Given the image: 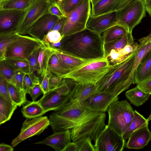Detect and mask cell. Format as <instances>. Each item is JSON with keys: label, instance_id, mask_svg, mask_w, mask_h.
<instances>
[{"label": "cell", "instance_id": "cell-1", "mask_svg": "<svg viewBox=\"0 0 151 151\" xmlns=\"http://www.w3.org/2000/svg\"><path fill=\"white\" fill-rule=\"evenodd\" d=\"M106 117L105 112L91 110L74 98L49 116L54 132L69 130L73 142L86 137L95 142L106 125Z\"/></svg>", "mask_w": 151, "mask_h": 151}, {"label": "cell", "instance_id": "cell-2", "mask_svg": "<svg viewBox=\"0 0 151 151\" xmlns=\"http://www.w3.org/2000/svg\"><path fill=\"white\" fill-rule=\"evenodd\" d=\"M104 44L101 35L86 28L63 37L58 49L78 58L94 61L104 58Z\"/></svg>", "mask_w": 151, "mask_h": 151}, {"label": "cell", "instance_id": "cell-3", "mask_svg": "<svg viewBox=\"0 0 151 151\" xmlns=\"http://www.w3.org/2000/svg\"><path fill=\"white\" fill-rule=\"evenodd\" d=\"M135 52L122 62L111 66L106 73L95 84L96 92L109 93L118 96L129 88L128 79L134 63Z\"/></svg>", "mask_w": 151, "mask_h": 151}, {"label": "cell", "instance_id": "cell-4", "mask_svg": "<svg viewBox=\"0 0 151 151\" xmlns=\"http://www.w3.org/2000/svg\"><path fill=\"white\" fill-rule=\"evenodd\" d=\"M65 78L63 83L43 94L38 101L46 113L58 109L74 98L78 82L70 78Z\"/></svg>", "mask_w": 151, "mask_h": 151}, {"label": "cell", "instance_id": "cell-5", "mask_svg": "<svg viewBox=\"0 0 151 151\" xmlns=\"http://www.w3.org/2000/svg\"><path fill=\"white\" fill-rule=\"evenodd\" d=\"M111 65L106 58L89 62L64 76L80 83L95 84L106 73Z\"/></svg>", "mask_w": 151, "mask_h": 151}, {"label": "cell", "instance_id": "cell-6", "mask_svg": "<svg viewBox=\"0 0 151 151\" xmlns=\"http://www.w3.org/2000/svg\"><path fill=\"white\" fill-rule=\"evenodd\" d=\"M107 111L108 125L123 136L134 116V111L132 108L127 100H118L109 105Z\"/></svg>", "mask_w": 151, "mask_h": 151}, {"label": "cell", "instance_id": "cell-7", "mask_svg": "<svg viewBox=\"0 0 151 151\" xmlns=\"http://www.w3.org/2000/svg\"><path fill=\"white\" fill-rule=\"evenodd\" d=\"M91 10V0H83L73 10L66 14L67 20L62 37L68 36L86 29Z\"/></svg>", "mask_w": 151, "mask_h": 151}, {"label": "cell", "instance_id": "cell-8", "mask_svg": "<svg viewBox=\"0 0 151 151\" xmlns=\"http://www.w3.org/2000/svg\"><path fill=\"white\" fill-rule=\"evenodd\" d=\"M46 45L42 41L31 36H19L7 48L5 58L27 59L38 48Z\"/></svg>", "mask_w": 151, "mask_h": 151}, {"label": "cell", "instance_id": "cell-9", "mask_svg": "<svg viewBox=\"0 0 151 151\" xmlns=\"http://www.w3.org/2000/svg\"><path fill=\"white\" fill-rule=\"evenodd\" d=\"M145 4L142 0H133L117 12V24L132 32L133 29L140 23L146 16Z\"/></svg>", "mask_w": 151, "mask_h": 151}, {"label": "cell", "instance_id": "cell-10", "mask_svg": "<svg viewBox=\"0 0 151 151\" xmlns=\"http://www.w3.org/2000/svg\"><path fill=\"white\" fill-rule=\"evenodd\" d=\"M50 0H32L21 23L16 30L19 35H25L32 25L39 19L49 13Z\"/></svg>", "mask_w": 151, "mask_h": 151}, {"label": "cell", "instance_id": "cell-11", "mask_svg": "<svg viewBox=\"0 0 151 151\" xmlns=\"http://www.w3.org/2000/svg\"><path fill=\"white\" fill-rule=\"evenodd\" d=\"M96 151H122L125 140L108 125H106L95 140Z\"/></svg>", "mask_w": 151, "mask_h": 151}, {"label": "cell", "instance_id": "cell-12", "mask_svg": "<svg viewBox=\"0 0 151 151\" xmlns=\"http://www.w3.org/2000/svg\"><path fill=\"white\" fill-rule=\"evenodd\" d=\"M50 125V120L47 116L27 118L23 123L19 134L12 141V146L15 147L27 138L40 134Z\"/></svg>", "mask_w": 151, "mask_h": 151}, {"label": "cell", "instance_id": "cell-13", "mask_svg": "<svg viewBox=\"0 0 151 151\" xmlns=\"http://www.w3.org/2000/svg\"><path fill=\"white\" fill-rule=\"evenodd\" d=\"M117 22V12H113L95 16H90L86 28L101 35Z\"/></svg>", "mask_w": 151, "mask_h": 151}, {"label": "cell", "instance_id": "cell-14", "mask_svg": "<svg viewBox=\"0 0 151 151\" xmlns=\"http://www.w3.org/2000/svg\"><path fill=\"white\" fill-rule=\"evenodd\" d=\"M27 10H0V33L16 31Z\"/></svg>", "mask_w": 151, "mask_h": 151}, {"label": "cell", "instance_id": "cell-15", "mask_svg": "<svg viewBox=\"0 0 151 151\" xmlns=\"http://www.w3.org/2000/svg\"><path fill=\"white\" fill-rule=\"evenodd\" d=\"M118 99V96H115L109 93L96 92L82 103L92 111L105 112L109 105Z\"/></svg>", "mask_w": 151, "mask_h": 151}, {"label": "cell", "instance_id": "cell-16", "mask_svg": "<svg viewBox=\"0 0 151 151\" xmlns=\"http://www.w3.org/2000/svg\"><path fill=\"white\" fill-rule=\"evenodd\" d=\"M59 18L49 13L45 15L34 24L28 34L42 41L44 36L52 30Z\"/></svg>", "mask_w": 151, "mask_h": 151}, {"label": "cell", "instance_id": "cell-17", "mask_svg": "<svg viewBox=\"0 0 151 151\" xmlns=\"http://www.w3.org/2000/svg\"><path fill=\"white\" fill-rule=\"evenodd\" d=\"M133 0H99L91 5V15L95 16L113 12H117Z\"/></svg>", "mask_w": 151, "mask_h": 151}, {"label": "cell", "instance_id": "cell-18", "mask_svg": "<svg viewBox=\"0 0 151 151\" xmlns=\"http://www.w3.org/2000/svg\"><path fill=\"white\" fill-rule=\"evenodd\" d=\"M148 122L134 131L128 138L126 147L128 149H139L147 145L151 139Z\"/></svg>", "mask_w": 151, "mask_h": 151}, {"label": "cell", "instance_id": "cell-19", "mask_svg": "<svg viewBox=\"0 0 151 151\" xmlns=\"http://www.w3.org/2000/svg\"><path fill=\"white\" fill-rule=\"evenodd\" d=\"M71 133L69 130L54 132L43 140L35 143L45 145L52 147L56 151H63L71 142Z\"/></svg>", "mask_w": 151, "mask_h": 151}, {"label": "cell", "instance_id": "cell-20", "mask_svg": "<svg viewBox=\"0 0 151 151\" xmlns=\"http://www.w3.org/2000/svg\"><path fill=\"white\" fill-rule=\"evenodd\" d=\"M139 40V44L135 52L134 63L128 79V82L130 86L132 84H134L135 74L137 67L145 55L151 49V41L148 35Z\"/></svg>", "mask_w": 151, "mask_h": 151}, {"label": "cell", "instance_id": "cell-21", "mask_svg": "<svg viewBox=\"0 0 151 151\" xmlns=\"http://www.w3.org/2000/svg\"><path fill=\"white\" fill-rule=\"evenodd\" d=\"M52 49L54 53L58 57L62 65L65 69L70 70V72L93 61L85 60L78 58L58 48Z\"/></svg>", "mask_w": 151, "mask_h": 151}, {"label": "cell", "instance_id": "cell-22", "mask_svg": "<svg viewBox=\"0 0 151 151\" xmlns=\"http://www.w3.org/2000/svg\"><path fill=\"white\" fill-rule=\"evenodd\" d=\"M151 78V49L147 53L138 65L135 72L134 83L137 84Z\"/></svg>", "mask_w": 151, "mask_h": 151}, {"label": "cell", "instance_id": "cell-23", "mask_svg": "<svg viewBox=\"0 0 151 151\" xmlns=\"http://www.w3.org/2000/svg\"><path fill=\"white\" fill-rule=\"evenodd\" d=\"M138 45L134 42L118 52L112 50L105 58H106L110 65L118 64L134 53L137 50Z\"/></svg>", "mask_w": 151, "mask_h": 151}, {"label": "cell", "instance_id": "cell-24", "mask_svg": "<svg viewBox=\"0 0 151 151\" xmlns=\"http://www.w3.org/2000/svg\"><path fill=\"white\" fill-rule=\"evenodd\" d=\"M134 42L132 32H129L125 35L116 40L104 43V58L109 54L111 50L118 52Z\"/></svg>", "mask_w": 151, "mask_h": 151}, {"label": "cell", "instance_id": "cell-25", "mask_svg": "<svg viewBox=\"0 0 151 151\" xmlns=\"http://www.w3.org/2000/svg\"><path fill=\"white\" fill-rule=\"evenodd\" d=\"M18 106L10 98L0 96V124L9 120Z\"/></svg>", "mask_w": 151, "mask_h": 151}, {"label": "cell", "instance_id": "cell-26", "mask_svg": "<svg viewBox=\"0 0 151 151\" xmlns=\"http://www.w3.org/2000/svg\"><path fill=\"white\" fill-rule=\"evenodd\" d=\"M97 87L95 84L78 83L74 98L79 102H84L95 93Z\"/></svg>", "mask_w": 151, "mask_h": 151}, {"label": "cell", "instance_id": "cell-27", "mask_svg": "<svg viewBox=\"0 0 151 151\" xmlns=\"http://www.w3.org/2000/svg\"><path fill=\"white\" fill-rule=\"evenodd\" d=\"M23 106L21 112L23 116L27 118H35L41 116L46 113L38 101H28Z\"/></svg>", "mask_w": 151, "mask_h": 151}, {"label": "cell", "instance_id": "cell-28", "mask_svg": "<svg viewBox=\"0 0 151 151\" xmlns=\"http://www.w3.org/2000/svg\"><path fill=\"white\" fill-rule=\"evenodd\" d=\"M54 53L53 50L46 46L42 47L38 58L37 71L42 77L46 74L50 59Z\"/></svg>", "mask_w": 151, "mask_h": 151}, {"label": "cell", "instance_id": "cell-29", "mask_svg": "<svg viewBox=\"0 0 151 151\" xmlns=\"http://www.w3.org/2000/svg\"><path fill=\"white\" fill-rule=\"evenodd\" d=\"M129 32L124 26L116 24L106 29L102 36L104 43L110 42L122 37Z\"/></svg>", "mask_w": 151, "mask_h": 151}, {"label": "cell", "instance_id": "cell-30", "mask_svg": "<svg viewBox=\"0 0 151 151\" xmlns=\"http://www.w3.org/2000/svg\"><path fill=\"white\" fill-rule=\"evenodd\" d=\"M151 94L145 93L137 86L127 91L125 95L131 103L139 107L146 101Z\"/></svg>", "mask_w": 151, "mask_h": 151}, {"label": "cell", "instance_id": "cell-31", "mask_svg": "<svg viewBox=\"0 0 151 151\" xmlns=\"http://www.w3.org/2000/svg\"><path fill=\"white\" fill-rule=\"evenodd\" d=\"M148 122L147 119L135 110L133 118L123 134L124 139H127L134 131Z\"/></svg>", "mask_w": 151, "mask_h": 151}, {"label": "cell", "instance_id": "cell-32", "mask_svg": "<svg viewBox=\"0 0 151 151\" xmlns=\"http://www.w3.org/2000/svg\"><path fill=\"white\" fill-rule=\"evenodd\" d=\"M19 35L15 31L0 33V61L5 60L7 48Z\"/></svg>", "mask_w": 151, "mask_h": 151}, {"label": "cell", "instance_id": "cell-33", "mask_svg": "<svg viewBox=\"0 0 151 151\" xmlns=\"http://www.w3.org/2000/svg\"><path fill=\"white\" fill-rule=\"evenodd\" d=\"M32 0H4L0 1V10H27Z\"/></svg>", "mask_w": 151, "mask_h": 151}, {"label": "cell", "instance_id": "cell-34", "mask_svg": "<svg viewBox=\"0 0 151 151\" xmlns=\"http://www.w3.org/2000/svg\"><path fill=\"white\" fill-rule=\"evenodd\" d=\"M47 72H50L59 77H63L70 71L64 67L57 55L54 53L50 59Z\"/></svg>", "mask_w": 151, "mask_h": 151}, {"label": "cell", "instance_id": "cell-35", "mask_svg": "<svg viewBox=\"0 0 151 151\" xmlns=\"http://www.w3.org/2000/svg\"><path fill=\"white\" fill-rule=\"evenodd\" d=\"M8 86L10 97L18 106L23 105L28 101L26 98V94L23 91L19 90L9 82H8Z\"/></svg>", "mask_w": 151, "mask_h": 151}, {"label": "cell", "instance_id": "cell-36", "mask_svg": "<svg viewBox=\"0 0 151 151\" xmlns=\"http://www.w3.org/2000/svg\"><path fill=\"white\" fill-rule=\"evenodd\" d=\"M4 60L15 70L21 71L25 74L30 73L29 65L27 59L6 58Z\"/></svg>", "mask_w": 151, "mask_h": 151}, {"label": "cell", "instance_id": "cell-37", "mask_svg": "<svg viewBox=\"0 0 151 151\" xmlns=\"http://www.w3.org/2000/svg\"><path fill=\"white\" fill-rule=\"evenodd\" d=\"M40 83L39 78L34 73L25 74L23 81V91L26 94H29L35 86Z\"/></svg>", "mask_w": 151, "mask_h": 151}, {"label": "cell", "instance_id": "cell-38", "mask_svg": "<svg viewBox=\"0 0 151 151\" xmlns=\"http://www.w3.org/2000/svg\"><path fill=\"white\" fill-rule=\"evenodd\" d=\"M15 70L4 60L0 61V77L10 82Z\"/></svg>", "mask_w": 151, "mask_h": 151}, {"label": "cell", "instance_id": "cell-39", "mask_svg": "<svg viewBox=\"0 0 151 151\" xmlns=\"http://www.w3.org/2000/svg\"><path fill=\"white\" fill-rule=\"evenodd\" d=\"M62 38L59 32L51 30L44 36L42 41L46 46L48 47L51 43H57L60 42Z\"/></svg>", "mask_w": 151, "mask_h": 151}, {"label": "cell", "instance_id": "cell-40", "mask_svg": "<svg viewBox=\"0 0 151 151\" xmlns=\"http://www.w3.org/2000/svg\"><path fill=\"white\" fill-rule=\"evenodd\" d=\"M89 137L81 138L75 141L78 151H96L94 145Z\"/></svg>", "mask_w": 151, "mask_h": 151}, {"label": "cell", "instance_id": "cell-41", "mask_svg": "<svg viewBox=\"0 0 151 151\" xmlns=\"http://www.w3.org/2000/svg\"><path fill=\"white\" fill-rule=\"evenodd\" d=\"M25 74L21 71L15 70L14 75L10 82H9L11 83L19 90L23 91V81Z\"/></svg>", "mask_w": 151, "mask_h": 151}, {"label": "cell", "instance_id": "cell-42", "mask_svg": "<svg viewBox=\"0 0 151 151\" xmlns=\"http://www.w3.org/2000/svg\"><path fill=\"white\" fill-rule=\"evenodd\" d=\"M42 47L36 50L27 59L29 64L30 73L37 70L39 55Z\"/></svg>", "mask_w": 151, "mask_h": 151}, {"label": "cell", "instance_id": "cell-43", "mask_svg": "<svg viewBox=\"0 0 151 151\" xmlns=\"http://www.w3.org/2000/svg\"><path fill=\"white\" fill-rule=\"evenodd\" d=\"M83 0H63L61 7L65 13H68L73 10Z\"/></svg>", "mask_w": 151, "mask_h": 151}, {"label": "cell", "instance_id": "cell-44", "mask_svg": "<svg viewBox=\"0 0 151 151\" xmlns=\"http://www.w3.org/2000/svg\"><path fill=\"white\" fill-rule=\"evenodd\" d=\"M65 78L52 73L49 80L50 90L54 89L63 83Z\"/></svg>", "mask_w": 151, "mask_h": 151}, {"label": "cell", "instance_id": "cell-45", "mask_svg": "<svg viewBox=\"0 0 151 151\" xmlns=\"http://www.w3.org/2000/svg\"><path fill=\"white\" fill-rule=\"evenodd\" d=\"M48 13L59 18L66 16L60 7L57 4L51 2L48 9Z\"/></svg>", "mask_w": 151, "mask_h": 151}, {"label": "cell", "instance_id": "cell-46", "mask_svg": "<svg viewBox=\"0 0 151 151\" xmlns=\"http://www.w3.org/2000/svg\"><path fill=\"white\" fill-rule=\"evenodd\" d=\"M0 96L5 98H10L8 90V82L1 77H0Z\"/></svg>", "mask_w": 151, "mask_h": 151}, {"label": "cell", "instance_id": "cell-47", "mask_svg": "<svg viewBox=\"0 0 151 151\" xmlns=\"http://www.w3.org/2000/svg\"><path fill=\"white\" fill-rule=\"evenodd\" d=\"M67 20V19L66 16L59 18V19L52 30L58 31L60 33L61 35L62 36Z\"/></svg>", "mask_w": 151, "mask_h": 151}, {"label": "cell", "instance_id": "cell-48", "mask_svg": "<svg viewBox=\"0 0 151 151\" xmlns=\"http://www.w3.org/2000/svg\"><path fill=\"white\" fill-rule=\"evenodd\" d=\"M42 93L44 94V92L40 84L35 86L31 90L29 94L32 99V101H35Z\"/></svg>", "mask_w": 151, "mask_h": 151}, {"label": "cell", "instance_id": "cell-49", "mask_svg": "<svg viewBox=\"0 0 151 151\" xmlns=\"http://www.w3.org/2000/svg\"><path fill=\"white\" fill-rule=\"evenodd\" d=\"M52 73L50 72H47L46 74L44 76L40 84L44 94L49 91V80Z\"/></svg>", "mask_w": 151, "mask_h": 151}, {"label": "cell", "instance_id": "cell-50", "mask_svg": "<svg viewBox=\"0 0 151 151\" xmlns=\"http://www.w3.org/2000/svg\"><path fill=\"white\" fill-rule=\"evenodd\" d=\"M137 86L143 92L151 94V78Z\"/></svg>", "mask_w": 151, "mask_h": 151}, {"label": "cell", "instance_id": "cell-51", "mask_svg": "<svg viewBox=\"0 0 151 151\" xmlns=\"http://www.w3.org/2000/svg\"><path fill=\"white\" fill-rule=\"evenodd\" d=\"M63 151H78L76 144L74 142H70L65 147Z\"/></svg>", "mask_w": 151, "mask_h": 151}, {"label": "cell", "instance_id": "cell-52", "mask_svg": "<svg viewBox=\"0 0 151 151\" xmlns=\"http://www.w3.org/2000/svg\"><path fill=\"white\" fill-rule=\"evenodd\" d=\"M13 150L12 146L3 143L0 144V151H13Z\"/></svg>", "mask_w": 151, "mask_h": 151}, {"label": "cell", "instance_id": "cell-53", "mask_svg": "<svg viewBox=\"0 0 151 151\" xmlns=\"http://www.w3.org/2000/svg\"><path fill=\"white\" fill-rule=\"evenodd\" d=\"M145 4L146 11L151 17V0H147Z\"/></svg>", "mask_w": 151, "mask_h": 151}, {"label": "cell", "instance_id": "cell-54", "mask_svg": "<svg viewBox=\"0 0 151 151\" xmlns=\"http://www.w3.org/2000/svg\"><path fill=\"white\" fill-rule=\"evenodd\" d=\"M63 0H50L52 2L57 4L60 7L61 3Z\"/></svg>", "mask_w": 151, "mask_h": 151}, {"label": "cell", "instance_id": "cell-55", "mask_svg": "<svg viewBox=\"0 0 151 151\" xmlns=\"http://www.w3.org/2000/svg\"><path fill=\"white\" fill-rule=\"evenodd\" d=\"M91 5H93L99 0H90Z\"/></svg>", "mask_w": 151, "mask_h": 151}, {"label": "cell", "instance_id": "cell-56", "mask_svg": "<svg viewBox=\"0 0 151 151\" xmlns=\"http://www.w3.org/2000/svg\"><path fill=\"white\" fill-rule=\"evenodd\" d=\"M147 121L149 122V121L151 120V114L149 116V117L147 119Z\"/></svg>", "mask_w": 151, "mask_h": 151}, {"label": "cell", "instance_id": "cell-57", "mask_svg": "<svg viewBox=\"0 0 151 151\" xmlns=\"http://www.w3.org/2000/svg\"><path fill=\"white\" fill-rule=\"evenodd\" d=\"M149 37V38H150V40L151 41V33L149 35H148Z\"/></svg>", "mask_w": 151, "mask_h": 151}, {"label": "cell", "instance_id": "cell-58", "mask_svg": "<svg viewBox=\"0 0 151 151\" xmlns=\"http://www.w3.org/2000/svg\"><path fill=\"white\" fill-rule=\"evenodd\" d=\"M142 0L144 2V3L145 4L146 0Z\"/></svg>", "mask_w": 151, "mask_h": 151}, {"label": "cell", "instance_id": "cell-59", "mask_svg": "<svg viewBox=\"0 0 151 151\" xmlns=\"http://www.w3.org/2000/svg\"><path fill=\"white\" fill-rule=\"evenodd\" d=\"M3 0H0V1H3Z\"/></svg>", "mask_w": 151, "mask_h": 151}, {"label": "cell", "instance_id": "cell-60", "mask_svg": "<svg viewBox=\"0 0 151 151\" xmlns=\"http://www.w3.org/2000/svg\"></svg>", "mask_w": 151, "mask_h": 151}]
</instances>
